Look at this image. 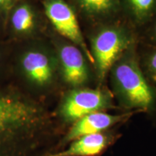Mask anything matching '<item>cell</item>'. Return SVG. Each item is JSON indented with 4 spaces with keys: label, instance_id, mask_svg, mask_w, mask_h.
<instances>
[{
    "label": "cell",
    "instance_id": "1",
    "mask_svg": "<svg viewBox=\"0 0 156 156\" xmlns=\"http://www.w3.org/2000/svg\"><path fill=\"white\" fill-rule=\"evenodd\" d=\"M62 134L44 102L15 88L0 90V156L43 155Z\"/></svg>",
    "mask_w": 156,
    "mask_h": 156
},
{
    "label": "cell",
    "instance_id": "2",
    "mask_svg": "<svg viewBox=\"0 0 156 156\" xmlns=\"http://www.w3.org/2000/svg\"><path fill=\"white\" fill-rule=\"evenodd\" d=\"M118 108L126 112L156 114V92L140 67L135 44L120 56L109 73Z\"/></svg>",
    "mask_w": 156,
    "mask_h": 156
},
{
    "label": "cell",
    "instance_id": "3",
    "mask_svg": "<svg viewBox=\"0 0 156 156\" xmlns=\"http://www.w3.org/2000/svg\"><path fill=\"white\" fill-rule=\"evenodd\" d=\"M116 108L113 93L108 88L82 87L66 91L53 115L64 134L72 124L87 115Z\"/></svg>",
    "mask_w": 156,
    "mask_h": 156
},
{
    "label": "cell",
    "instance_id": "4",
    "mask_svg": "<svg viewBox=\"0 0 156 156\" xmlns=\"http://www.w3.org/2000/svg\"><path fill=\"white\" fill-rule=\"evenodd\" d=\"M134 35L122 23L101 25L90 38V51L95 74L102 83L116 61L128 48L135 44Z\"/></svg>",
    "mask_w": 156,
    "mask_h": 156
},
{
    "label": "cell",
    "instance_id": "5",
    "mask_svg": "<svg viewBox=\"0 0 156 156\" xmlns=\"http://www.w3.org/2000/svg\"><path fill=\"white\" fill-rule=\"evenodd\" d=\"M20 67L29 85L38 92H46L54 86L59 72L56 53L35 47L25 51Z\"/></svg>",
    "mask_w": 156,
    "mask_h": 156
},
{
    "label": "cell",
    "instance_id": "6",
    "mask_svg": "<svg viewBox=\"0 0 156 156\" xmlns=\"http://www.w3.org/2000/svg\"><path fill=\"white\" fill-rule=\"evenodd\" d=\"M136 114H139V112L134 111L123 112L120 114H112L107 112H98L87 115L72 124L48 153L61 151L69 142L82 136L116 128L118 125L127 122Z\"/></svg>",
    "mask_w": 156,
    "mask_h": 156
},
{
    "label": "cell",
    "instance_id": "7",
    "mask_svg": "<svg viewBox=\"0 0 156 156\" xmlns=\"http://www.w3.org/2000/svg\"><path fill=\"white\" fill-rule=\"evenodd\" d=\"M44 6L46 15L56 31L80 48L88 62L93 64V57L73 7L64 0H45Z\"/></svg>",
    "mask_w": 156,
    "mask_h": 156
},
{
    "label": "cell",
    "instance_id": "8",
    "mask_svg": "<svg viewBox=\"0 0 156 156\" xmlns=\"http://www.w3.org/2000/svg\"><path fill=\"white\" fill-rule=\"evenodd\" d=\"M58 68L64 83L69 89L87 87L91 78L88 60L80 48L69 42L62 41L56 44Z\"/></svg>",
    "mask_w": 156,
    "mask_h": 156
},
{
    "label": "cell",
    "instance_id": "9",
    "mask_svg": "<svg viewBox=\"0 0 156 156\" xmlns=\"http://www.w3.org/2000/svg\"><path fill=\"white\" fill-rule=\"evenodd\" d=\"M122 136L116 128L87 134L69 142L61 151L41 156H102L121 139Z\"/></svg>",
    "mask_w": 156,
    "mask_h": 156
},
{
    "label": "cell",
    "instance_id": "10",
    "mask_svg": "<svg viewBox=\"0 0 156 156\" xmlns=\"http://www.w3.org/2000/svg\"><path fill=\"white\" fill-rule=\"evenodd\" d=\"M77 9L94 22L111 19L121 9V0H75Z\"/></svg>",
    "mask_w": 156,
    "mask_h": 156
},
{
    "label": "cell",
    "instance_id": "11",
    "mask_svg": "<svg viewBox=\"0 0 156 156\" xmlns=\"http://www.w3.org/2000/svg\"><path fill=\"white\" fill-rule=\"evenodd\" d=\"M129 21L140 29L156 14V0H121Z\"/></svg>",
    "mask_w": 156,
    "mask_h": 156
},
{
    "label": "cell",
    "instance_id": "12",
    "mask_svg": "<svg viewBox=\"0 0 156 156\" xmlns=\"http://www.w3.org/2000/svg\"><path fill=\"white\" fill-rule=\"evenodd\" d=\"M12 27L17 34L29 36L38 27V19L34 9L28 4H22L15 9L11 17Z\"/></svg>",
    "mask_w": 156,
    "mask_h": 156
},
{
    "label": "cell",
    "instance_id": "13",
    "mask_svg": "<svg viewBox=\"0 0 156 156\" xmlns=\"http://www.w3.org/2000/svg\"><path fill=\"white\" fill-rule=\"evenodd\" d=\"M136 51L140 67L156 92V47L142 45L141 51Z\"/></svg>",
    "mask_w": 156,
    "mask_h": 156
},
{
    "label": "cell",
    "instance_id": "14",
    "mask_svg": "<svg viewBox=\"0 0 156 156\" xmlns=\"http://www.w3.org/2000/svg\"><path fill=\"white\" fill-rule=\"evenodd\" d=\"M139 30L136 38L141 41V44L156 47V14Z\"/></svg>",
    "mask_w": 156,
    "mask_h": 156
},
{
    "label": "cell",
    "instance_id": "15",
    "mask_svg": "<svg viewBox=\"0 0 156 156\" xmlns=\"http://www.w3.org/2000/svg\"><path fill=\"white\" fill-rule=\"evenodd\" d=\"M11 2V0H0V8H7Z\"/></svg>",
    "mask_w": 156,
    "mask_h": 156
}]
</instances>
